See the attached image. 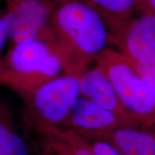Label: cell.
Instances as JSON below:
<instances>
[{"label": "cell", "instance_id": "6da1fadb", "mask_svg": "<svg viewBox=\"0 0 155 155\" xmlns=\"http://www.w3.org/2000/svg\"><path fill=\"white\" fill-rule=\"evenodd\" d=\"M53 42L63 73L81 77L110 46L105 21L83 0H53Z\"/></svg>", "mask_w": 155, "mask_h": 155}, {"label": "cell", "instance_id": "7a4b0ae2", "mask_svg": "<svg viewBox=\"0 0 155 155\" xmlns=\"http://www.w3.org/2000/svg\"><path fill=\"white\" fill-rule=\"evenodd\" d=\"M63 73L53 41L35 38L14 43L2 61L0 82L23 98Z\"/></svg>", "mask_w": 155, "mask_h": 155}, {"label": "cell", "instance_id": "3957f363", "mask_svg": "<svg viewBox=\"0 0 155 155\" xmlns=\"http://www.w3.org/2000/svg\"><path fill=\"white\" fill-rule=\"evenodd\" d=\"M95 63L108 78L122 106L139 127L154 126L155 88L139 76L130 60L108 47Z\"/></svg>", "mask_w": 155, "mask_h": 155}, {"label": "cell", "instance_id": "277c9868", "mask_svg": "<svg viewBox=\"0 0 155 155\" xmlns=\"http://www.w3.org/2000/svg\"><path fill=\"white\" fill-rule=\"evenodd\" d=\"M80 96V77L63 73L22 98L25 121L38 133L62 127Z\"/></svg>", "mask_w": 155, "mask_h": 155}, {"label": "cell", "instance_id": "5b68a950", "mask_svg": "<svg viewBox=\"0 0 155 155\" xmlns=\"http://www.w3.org/2000/svg\"><path fill=\"white\" fill-rule=\"evenodd\" d=\"M4 15L7 38L14 43L35 38L53 40L51 16L53 0H6Z\"/></svg>", "mask_w": 155, "mask_h": 155}, {"label": "cell", "instance_id": "8992f818", "mask_svg": "<svg viewBox=\"0 0 155 155\" xmlns=\"http://www.w3.org/2000/svg\"><path fill=\"white\" fill-rule=\"evenodd\" d=\"M109 30L110 45L134 62L155 63V15L137 10Z\"/></svg>", "mask_w": 155, "mask_h": 155}, {"label": "cell", "instance_id": "52a82bcc", "mask_svg": "<svg viewBox=\"0 0 155 155\" xmlns=\"http://www.w3.org/2000/svg\"><path fill=\"white\" fill-rule=\"evenodd\" d=\"M62 127L71 129L89 140L101 131L123 127H139V125L80 96Z\"/></svg>", "mask_w": 155, "mask_h": 155}, {"label": "cell", "instance_id": "ba28073f", "mask_svg": "<svg viewBox=\"0 0 155 155\" xmlns=\"http://www.w3.org/2000/svg\"><path fill=\"white\" fill-rule=\"evenodd\" d=\"M80 91L83 98L120 117L136 122L122 106L108 78L96 65L80 77Z\"/></svg>", "mask_w": 155, "mask_h": 155}, {"label": "cell", "instance_id": "9c48e42d", "mask_svg": "<svg viewBox=\"0 0 155 155\" xmlns=\"http://www.w3.org/2000/svg\"><path fill=\"white\" fill-rule=\"evenodd\" d=\"M89 140L106 141L123 155H155V133L139 127H123L101 131Z\"/></svg>", "mask_w": 155, "mask_h": 155}, {"label": "cell", "instance_id": "30bf717a", "mask_svg": "<svg viewBox=\"0 0 155 155\" xmlns=\"http://www.w3.org/2000/svg\"><path fill=\"white\" fill-rule=\"evenodd\" d=\"M39 134L42 150L49 155H94L90 141L70 129L55 127Z\"/></svg>", "mask_w": 155, "mask_h": 155}, {"label": "cell", "instance_id": "8fae6325", "mask_svg": "<svg viewBox=\"0 0 155 155\" xmlns=\"http://www.w3.org/2000/svg\"><path fill=\"white\" fill-rule=\"evenodd\" d=\"M94 9L107 25L108 31L137 11V0H83Z\"/></svg>", "mask_w": 155, "mask_h": 155}, {"label": "cell", "instance_id": "7c38bea8", "mask_svg": "<svg viewBox=\"0 0 155 155\" xmlns=\"http://www.w3.org/2000/svg\"><path fill=\"white\" fill-rule=\"evenodd\" d=\"M10 111L0 106V155H29L26 143L15 129Z\"/></svg>", "mask_w": 155, "mask_h": 155}, {"label": "cell", "instance_id": "4fadbf2b", "mask_svg": "<svg viewBox=\"0 0 155 155\" xmlns=\"http://www.w3.org/2000/svg\"><path fill=\"white\" fill-rule=\"evenodd\" d=\"M129 59V58H128ZM134 68L143 80L155 88V63H139L131 61Z\"/></svg>", "mask_w": 155, "mask_h": 155}, {"label": "cell", "instance_id": "5bb4252c", "mask_svg": "<svg viewBox=\"0 0 155 155\" xmlns=\"http://www.w3.org/2000/svg\"><path fill=\"white\" fill-rule=\"evenodd\" d=\"M91 147L94 155H123L115 147L104 141H90Z\"/></svg>", "mask_w": 155, "mask_h": 155}, {"label": "cell", "instance_id": "9a60e30c", "mask_svg": "<svg viewBox=\"0 0 155 155\" xmlns=\"http://www.w3.org/2000/svg\"><path fill=\"white\" fill-rule=\"evenodd\" d=\"M137 10L155 15V0H137Z\"/></svg>", "mask_w": 155, "mask_h": 155}, {"label": "cell", "instance_id": "2e32d148", "mask_svg": "<svg viewBox=\"0 0 155 155\" xmlns=\"http://www.w3.org/2000/svg\"><path fill=\"white\" fill-rule=\"evenodd\" d=\"M7 38V31H6L4 16H2V15H0V50L2 48L4 43H5V40Z\"/></svg>", "mask_w": 155, "mask_h": 155}, {"label": "cell", "instance_id": "e0dca14e", "mask_svg": "<svg viewBox=\"0 0 155 155\" xmlns=\"http://www.w3.org/2000/svg\"><path fill=\"white\" fill-rule=\"evenodd\" d=\"M40 155H49V154H48L47 152H45V151L42 150V154H40Z\"/></svg>", "mask_w": 155, "mask_h": 155}, {"label": "cell", "instance_id": "ac0fdd59", "mask_svg": "<svg viewBox=\"0 0 155 155\" xmlns=\"http://www.w3.org/2000/svg\"><path fill=\"white\" fill-rule=\"evenodd\" d=\"M1 65H2V61L0 60V70H1Z\"/></svg>", "mask_w": 155, "mask_h": 155}]
</instances>
